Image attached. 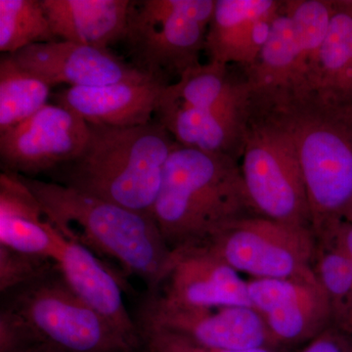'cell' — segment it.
I'll return each instance as SVG.
<instances>
[{"label": "cell", "mask_w": 352, "mask_h": 352, "mask_svg": "<svg viewBox=\"0 0 352 352\" xmlns=\"http://www.w3.org/2000/svg\"><path fill=\"white\" fill-rule=\"evenodd\" d=\"M55 36L109 50L124 41L132 1L129 0H41Z\"/></svg>", "instance_id": "20"}, {"label": "cell", "mask_w": 352, "mask_h": 352, "mask_svg": "<svg viewBox=\"0 0 352 352\" xmlns=\"http://www.w3.org/2000/svg\"><path fill=\"white\" fill-rule=\"evenodd\" d=\"M58 264L67 283L88 307L132 344L144 349L135 319L124 305V287L103 261L85 245L65 238Z\"/></svg>", "instance_id": "17"}, {"label": "cell", "mask_w": 352, "mask_h": 352, "mask_svg": "<svg viewBox=\"0 0 352 352\" xmlns=\"http://www.w3.org/2000/svg\"><path fill=\"white\" fill-rule=\"evenodd\" d=\"M134 319L138 327L164 331L212 349L274 346L263 316L251 307H184L157 292H146Z\"/></svg>", "instance_id": "10"}, {"label": "cell", "mask_w": 352, "mask_h": 352, "mask_svg": "<svg viewBox=\"0 0 352 352\" xmlns=\"http://www.w3.org/2000/svg\"><path fill=\"white\" fill-rule=\"evenodd\" d=\"M59 41L41 0H0V51L13 54L34 44Z\"/></svg>", "instance_id": "24"}, {"label": "cell", "mask_w": 352, "mask_h": 352, "mask_svg": "<svg viewBox=\"0 0 352 352\" xmlns=\"http://www.w3.org/2000/svg\"><path fill=\"white\" fill-rule=\"evenodd\" d=\"M215 0L132 2L124 41L134 67L166 85L200 65Z\"/></svg>", "instance_id": "7"}, {"label": "cell", "mask_w": 352, "mask_h": 352, "mask_svg": "<svg viewBox=\"0 0 352 352\" xmlns=\"http://www.w3.org/2000/svg\"><path fill=\"white\" fill-rule=\"evenodd\" d=\"M51 87L8 54L0 60V134L47 105Z\"/></svg>", "instance_id": "23"}, {"label": "cell", "mask_w": 352, "mask_h": 352, "mask_svg": "<svg viewBox=\"0 0 352 352\" xmlns=\"http://www.w3.org/2000/svg\"><path fill=\"white\" fill-rule=\"evenodd\" d=\"M166 83L152 78L98 87H68L54 94L56 104L80 116L88 124L138 126L153 122Z\"/></svg>", "instance_id": "16"}, {"label": "cell", "mask_w": 352, "mask_h": 352, "mask_svg": "<svg viewBox=\"0 0 352 352\" xmlns=\"http://www.w3.org/2000/svg\"><path fill=\"white\" fill-rule=\"evenodd\" d=\"M256 215L240 161L175 146L152 212L171 252L204 245L228 224Z\"/></svg>", "instance_id": "2"}, {"label": "cell", "mask_w": 352, "mask_h": 352, "mask_svg": "<svg viewBox=\"0 0 352 352\" xmlns=\"http://www.w3.org/2000/svg\"><path fill=\"white\" fill-rule=\"evenodd\" d=\"M302 352H352L346 340L333 333H323Z\"/></svg>", "instance_id": "29"}, {"label": "cell", "mask_w": 352, "mask_h": 352, "mask_svg": "<svg viewBox=\"0 0 352 352\" xmlns=\"http://www.w3.org/2000/svg\"><path fill=\"white\" fill-rule=\"evenodd\" d=\"M283 0H215L206 36L210 62L238 65L245 71L258 61Z\"/></svg>", "instance_id": "15"}, {"label": "cell", "mask_w": 352, "mask_h": 352, "mask_svg": "<svg viewBox=\"0 0 352 352\" xmlns=\"http://www.w3.org/2000/svg\"><path fill=\"white\" fill-rule=\"evenodd\" d=\"M229 67L208 61L185 72L164 87L156 116L176 110H208L245 94L251 83L245 76L240 80L233 76Z\"/></svg>", "instance_id": "21"}, {"label": "cell", "mask_w": 352, "mask_h": 352, "mask_svg": "<svg viewBox=\"0 0 352 352\" xmlns=\"http://www.w3.org/2000/svg\"><path fill=\"white\" fill-rule=\"evenodd\" d=\"M248 291L252 307L263 316L274 346L316 338L333 314L320 283L254 279L248 282Z\"/></svg>", "instance_id": "12"}, {"label": "cell", "mask_w": 352, "mask_h": 352, "mask_svg": "<svg viewBox=\"0 0 352 352\" xmlns=\"http://www.w3.org/2000/svg\"><path fill=\"white\" fill-rule=\"evenodd\" d=\"M19 176L64 238L85 245L104 263L115 261L140 278L147 292L160 288L173 252L151 215L59 183Z\"/></svg>", "instance_id": "3"}, {"label": "cell", "mask_w": 352, "mask_h": 352, "mask_svg": "<svg viewBox=\"0 0 352 352\" xmlns=\"http://www.w3.org/2000/svg\"><path fill=\"white\" fill-rule=\"evenodd\" d=\"M65 238L20 176L0 175V245L50 261H59Z\"/></svg>", "instance_id": "19"}, {"label": "cell", "mask_w": 352, "mask_h": 352, "mask_svg": "<svg viewBox=\"0 0 352 352\" xmlns=\"http://www.w3.org/2000/svg\"><path fill=\"white\" fill-rule=\"evenodd\" d=\"M89 124L58 104H47L25 122L0 134L2 171L34 177L50 173L78 156Z\"/></svg>", "instance_id": "11"}, {"label": "cell", "mask_w": 352, "mask_h": 352, "mask_svg": "<svg viewBox=\"0 0 352 352\" xmlns=\"http://www.w3.org/2000/svg\"><path fill=\"white\" fill-rule=\"evenodd\" d=\"M319 240L332 243L336 247L339 248L352 263V222L344 219L339 220Z\"/></svg>", "instance_id": "28"}, {"label": "cell", "mask_w": 352, "mask_h": 352, "mask_svg": "<svg viewBox=\"0 0 352 352\" xmlns=\"http://www.w3.org/2000/svg\"><path fill=\"white\" fill-rule=\"evenodd\" d=\"M333 0H283L258 61L245 71L252 87L309 85L327 34Z\"/></svg>", "instance_id": "9"}, {"label": "cell", "mask_w": 352, "mask_h": 352, "mask_svg": "<svg viewBox=\"0 0 352 352\" xmlns=\"http://www.w3.org/2000/svg\"><path fill=\"white\" fill-rule=\"evenodd\" d=\"M144 352H145V351H144Z\"/></svg>", "instance_id": "31"}, {"label": "cell", "mask_w": 352, "mask_h": 352, "mask_svg": "<svg viewBox=\"0 0 352 352\" xmlns=\"http://www.w3.org/2000/svg\"><path fill=\"white\" fill-rule=\"evenodd\" d=\"M8 55L51 87H98L151 76L109 50L69 41L34 44Z\"/></svg>", "instance_id": "13"}, {"label": "cell", "mask_w": 352, "mask_h": 352, "mask_svg": "<svg viewBox=\"0 0 352 352\" xmlns=\"http://www.w3.org/2000/svg\"><path fill=\"white\" fill-rule=\"evenodd\" d=\"M155 292L184 307H252L248 282L205 247L173 251L166 276Z\"/></svg>", "instance_id": "14"}, {"label": "cell", "mask_w": 352, "mask_h": 352, "mask_svg": "<svg viewBox=\"0 0 352 352\" xmlns=\"http://www.w3.org/2000/svg\"><path fill=\"white\" fill-rule=\"evenodd\" d=\"M57 266L56 261L28 256L0 245V293L32 281Z\"/></svg>", "instance_id": "26"}, {"label": "cell", "mask_w": 352, "mask_h": 352, "mask_svg": "<svg viewBox=\"0 0 352 352\" xmlns=\"http://www.w3.org/2000/svg\"><path fill=\"white\" fill-rule=\"evenodd\" d=\"M146 352H274L270 349H221L199 346L173 333L138 327Z\"/></svg>", "instance_id": "27"}, {"label": "cell", "mask_w": 352, "mask_h": 352, "mask_svg": "<svg viewBox=\"0 0 352 352\" xmlns=\"http://www.w3.org/2000/svg\"><path fill=\"white\" fill-rule=\"evenodd\" d=\"M323 242L320 254H316L315 273L327 294L332 314H349L352 319V263L339 248Z\"/></svg>", "instance_id": "25"}, {"label": "cell", "mask_w": 352, "mask_h": 352, "mask_svg": "<svg viewBox=\"0 0 352 352\" xmlns=\"http://www.w3.org/2000/svg\"><path fill=\"white\" fill-rule=\"evenodd\" d=\"M0 294V352L144 351L76 295L60 266Z\"/></svg>", "instance_id": "5"}, {"label": "cell", "mask_w": 352, "mask_h": 352, "mask_svg": "<svg viewBox=\"0 0 352 352\" xmlns=\"http://www.w3.org/2000/svg\"><path fill=\"white\" fill-rule=\"evenodd\" d=\"M146 352V351H145Z\"/></svg>", "instance_id": "32"}, {"label": "cell", "mask_w": 352, "mask_h": 352, "mask_svg": "<svg viewBox=\"0 0 352 352\" xmlns=\"http://www.w3.org/2000/svg\"><path fill=\"white\" fill-rule=\"evenodd\" d=\"M344 219L349 220V221L352 222V201L351 205H349V208H347L346 214H344Z\"/></svg>", "instance_id": "30"}, {"label": "cell", "mask_w": 352, "mask_h": 352, "mask_svg": "<svg viewBox=\"0 0 352 352\" xmlns=\"http://www.w3.org/2000/svg\"><path fill=\"white\" fill-rule=\"evenodd\" d=\"M240 164L248 193L259 215L314 232L293 138L270 102L254 88Z\"/></svg>", "instance_id": "6"}, {"label": "cell", "mask_w": 352, "mask_h": 352, "mask_svg": "<svg viewBox=\"0 0 352 352\" xmlns=\"http://www.w3.org/2000/svg\"><path fill=\"white\" fill-rule=\"evenodd\" d=\"M296 146L316 240L352 201V100L327 88H256Z\"/></svg>", "instance_id": "1"}, {"label": "cell", "mask_w": 352, "mask_h": 352, "mask_svg": "<svg viewBox=\"0 0 352 352\" xmlns=\"http://www.w3.org/2000/svg\"><path fill=\"white\" fill-rule=\"evenodd\" d=\"M177 142L159 122L138 126L89 124L82 151L51 171V182L151 215Z\"/></svg>", "instance_id": "4"}, {"label": "cell", "mask_w": 352, "mask_h": 352, "mask_svg": "<svg viewBox=\"0 0 352 352\" xmlns=\"http://www.w3.org/2000/svg\"><path fill=\"white\" fill-rule=\"evenodd\" d=\"M309 85L352 100V0H333L327 34Z\"/></svg>", "instance_id": "22"}, {"label": "cell", "mask_w": 352, "mask_h": 352, "mask_svg": "<svg viewBox=\"0 0 352 352\" xmlns=\"http://www.w3.org/2000/svg\"><path fill=\"white\" fill-rule=\"evenodd\" d=\"M252 87L219 107L176 110L157 116L177 144L241 161L251 110Z\"/></svg>", "instance_id": "18"}, {"label": "cell", "mask_w": 352, "mask_h": 352, "mask_svg": "<svg viewBox=\"0 0 352 352\" xmlns=\"http://www.w3.org/2000/svg\"><path fill=\"white\" fill-rule=\"evenodd\" d=\"M314 232L266 217H245L212 236L205 247L238 273L254 279H295L320 283L312 263Z\"/></svg>", "instance_id": "8"}]
</instances>
